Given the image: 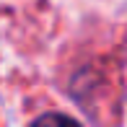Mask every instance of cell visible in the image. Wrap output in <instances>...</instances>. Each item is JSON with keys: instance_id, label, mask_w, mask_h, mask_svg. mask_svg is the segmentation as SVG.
<instances>
[{"instance_id": "6da1fadb", "label": "cell", "mask_w": 127, "mask_h": 127, "mask_svg": "<svg viewBox=\"0 0 127 127\" xmlns=\"http://www.w3.org/2000/svg\"><path fill=\"white\" fill-rule=\"evenodd\" d=\"M49 122H62V125H73V119L67 117H57V114H49V117H39L36 125H49Z\"/></svg>"}]
</instances>
